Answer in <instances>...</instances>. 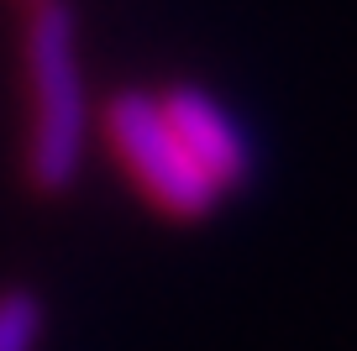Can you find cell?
Wrapping results in <instances>:
<instances>
[{"mask_svg": "<svg viewBox=\"0 0 357 351\" xmlns=\"http://www.w3.org/2000/svg\"><path fill=\"white\" fill-rule=\"evenodd\" d=\"M22 84H26V189L58 199L74 189L89 142V84L79 58V26L63 0H32L22 26Z\"/></svg>", "mask_w": 357, "mask_h": 351, "instance_id": "1", "label": "cell"}, {"mask_svg": "<svg viewBox=\"0 0 357 351\" xmlns=\"http://www.w3.org/2000/svg\"><path fill=\"white\" fill-rule=\"evenodd\" d=\"M100 142H105V153L116 157V168L132 178L142 205L158 210L163 220L195 226V220H205L221 205V194L200 178V168L190 163V153L168 132L163 110H158V95H147V89H116V95L105 100Z\"/></svg>", "mask_w": 357, "mask_h": 351, "instance_id": "2", "label": "cell"}, {"mask_svg": "<svg viewBox=\"0 0 357 351\" xmlns=\"http://www.w3.org/2000/svg\"><path fill=\"white\" fill-rule=\"evenodd\" d=\"M158 110H163L168 132L178 136V147L190 153V163L200 168V178L215 194H236L252 178V147H247L242 126L231 121V110L200 84H168L158 89Z\"/></svg>", "mask_w": 357, "mask_h": 351, "instance_id": "3", "label": "cell"}, {"mask_svg": "<svg viewBox=\"0 0 357 351\" xmlns=\"http://www.w3.org/2000/svg\"><path fill=\"white\" fill-rule=\"evenodd\" d=\"M43 320H47V309L32 288H6L0 294V351H37Z\"/></svg>", "mask_w": 357, "mask_h": 351, "instance_id": "4", "label": "cell"}, {"mask_svg": "<svg viewBox=\"0 0 357 351\" xmlns=\"http://www.w3.org/2000/svg\"><path fill=\"white\" fill-rule=\"evenodd\" d=\"M22 6H32V0H22Z\"/></svg>", "mask_w": 357, "mask_h": 351, "instance_id": "5", "label": "cell"}]
</instances>
